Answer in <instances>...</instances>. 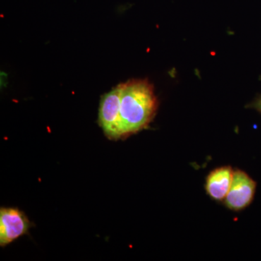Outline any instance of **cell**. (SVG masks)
Listing matches in <instances>:
<instances>
[{"label":"cell","mask_w":261,"mask_h":261,"mask_svg":"<svg viewBox=\"0 0 261 261\" xmlns=\"http://www.w3.org/2000/svg\"><path fill=\"white\" fill-rule=\"evenodd\" d=\"M121 132L122 139L147 128L153 119L158 101L152 86L146 80L121 84Z\"/></svg>","instance_id":"6da1fadb"},{"label":"cell","mask_w":261,"mask_h":261,"mask_svg":"<svg viewBox=\"0 0 261 261\" xmlns=\"http://www.w3.org/2000/svg\"><path fill=\"white\" fill-rule=\"evenodd\" d=\"M121 86L118 85L105 94L101 99L99 122L105 135L111 140L122 139L121 132Z\"/></svg>","instance_id":"7a4b0ae2"},{"label":"cell","mask_w":261,"mask_h":261,"mask_svg":"<svg viewBox=\"0 0 261 261\" xmlns=\"http://www.w3.org/2000/svg\"><path fill=\"white\" fill-rule=\"evenodd\" d=\"M32 224L23 211L15 207L0 210V246L5 247L29 232Z\"/></svg>","instance_id":"3957f363"},{"label":"cell","mask_w":261,"mask_h":261,"mask_svg":"<svg viewBox=\"0 0 261 261\" xmlns=\"http://www.w3.org/2000/svg\"><path fill=\"white\" fill-rule=\"evenodd\" d=\"M256 190V183L246 173L234 171L232 183L230 187L225 203L231 210H243L251 203Z\"/></svg>","instance_id":"277c9868"},{"label":"cell","mask_w":261,"mask_h":261,"mask_svg":"<svg viewBox=\"0 0 261 261\" xmlns=\"http://www.w3.org/2000/svg\"><path fill=\"white\" fill-rule=\"evenodd\" d=\"M233 173L234 171L229 166L214 170L206 180L207 194L214 200H224L232 183Z\"/></svg>","instance_id":"5b68a950"},{"label":"cell","mask_w":261,"mask_h":261,"mask_svg":"<svg viewBox=\"0 0 261 261\" xmlns=\"http://www.w3.org/2000/svg\"><path fill=\"white\" fill-rule=\"evenodd\" d=\"M254 107L256 108L257 110H258V111H260V112H261V98L260 99H259L258 101H257V102H255Z\"/></svg>","instance_id":"8992f818"}]
</instances>
